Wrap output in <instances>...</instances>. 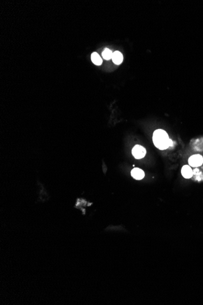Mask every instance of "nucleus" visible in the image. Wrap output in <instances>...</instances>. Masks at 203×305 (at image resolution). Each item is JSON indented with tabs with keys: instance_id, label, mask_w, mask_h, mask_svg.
I'll use <instances>...</instances> for the list:
<instances>
[{
	"instance_id": "obj_4",
	"label": "nucleus",
	"mask_w": 203,
	"mask_h": 305,
	"mask_svg": "<svg viewBox=\"0 0 203 305\" xmlns=\"http://www.w3.org/2000/svg\"><path fill=\"white\" fill-rule=\"evenodd\" d=\"M131 176L136 180H141L145 177L144 172L139 168L135 167L131 172Z\"/></svg>"
},
{
	"instance_id": "obj_7",
	"label": "nucleus",
	"mask_w": 203,
	"mask_h": 305,
	"mask_svg": "<svg viewBox=\"0 0 203 305\" xmlns=\"http://www.w3.org/2000/svg\"><path fill=\"white\" fill-rule=\"evenodd\" d=\"M91 61L93 64L96 65H101L102 64V59L97 52H93L91 54Z\"/></svg>"
},
{
	"instance_id": "obj_8",
	"label": "nucleus",
	"mask_w": 203,
	"mask_h": 305,
	"mask_svg": "<svg viewBox=\"0 0 203 305\" xmlns=\"http://www.w3.org/2000/svg\"><path fill=\"white\" fill-rule=\"evenodd\" d=\"M113 54V53L112 52V51H111L110 50L108 49V48H106L104 50V51H103V52H102V57L104 59L108 61V60H110L111 59H112Z\"/></svg>"
},
{
	"instance_id": "obj_5",
	"label": "nucleus",
	"mask_w": 203,
	"mask_h": 305,
	"mask_svg": "<svg viewBox=\"0 0 203 305\" xmlns=\"http://www.w3.org/2000/svg\"><path fill=\"white\" fill-rule=\"evenodd\" d=\"M182 176L186 178H191L193 174V171L189 165L184 166L181 169Z\"/></svg>"
},
{
	"instance_id": "obj_2",
	"label": "nucleus",
	"mask_w": 203,
	"mask_h": 305,
	"mask_svg": "<svg viewBox=\"0 0 203 305\" xmlns=\"http://www.w3.org/2000/svg\"><path fill=\"white\" fill-rule=\"evenodd\" d=\"M189 165L192 167H199L203 165V157L200 154H196L191 156L188 160Z\"/></svg>"
},
{
	"instance_id": "obj_3",
	"label": "nucleus",
	"mask_w": 203,
	"mask_h": 305,
	"mask_svg": "<svg viewBox=\"0 0 203 305\" xmlns=\"http://www.w3.org/2000/svg\"><path fill=\"white\" fill-rule=\"evenodd\" d=\"M132 154L136 159L144 158L146 155V149L140 145H136L132 149Z\"/></svg>"
},
{
	"instance_id": "obj_6",
	"label": "nucleus",
	"mask_w": 203,
	"mask_h": 305,
	"mask_svg": "<svg viewBox=\"0 0 203 305\" xmlns=\"http://www.w3.org/2000/svg\"><path fill=\"white\" fill-rule=\"evenodd\" d=\"M112 60L114 64L120 65L123 61L122 54L119 51H115L113 54Z\"/></svg>"
},
{
	"instance_id": "obj_1",
	"label": "nucleus",
	"mask_w": 203,
	"mask_h": 305,
	"mask_svg": "<svg viewBox=\"0 0 203 305\" xmlns=\"http://www.w3.org/2000/svg\"><path fill=\"white\" fill-rule=\"evenodd\" d=\"M153 141L154 146L160 150L167 149L173 144L172 140L169 138L167 132L162 129H158L154 132Z\"/></svg>"
}]
</instances>
